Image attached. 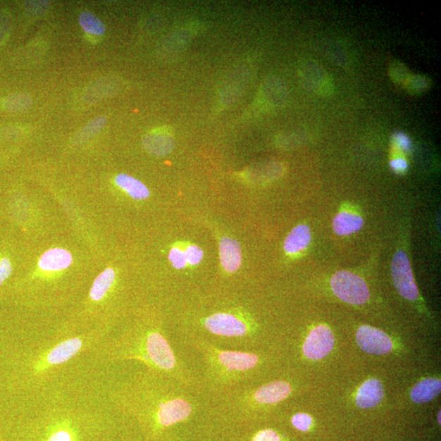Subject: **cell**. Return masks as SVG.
I'll list each match as a JSON object with an SVG mask.
<instances>
[{
  "instance_id": "6da1fadb",
  "label": "cell",
  "mask_w": 441,
  "mask_h": 441,
  "mask_svg": "<svg viewBox=\"0 0 441 441\" xmlns=\"http://www.w3.org/2000/svg\"><path fill=\"white\" fill-rule=\"evenodd\" d=\"M190 389L171 377L147 368L118 382L106 396L113 409L136 418L156 437L186 421L196 411L199 401Z\"/></svg>"
},
{
  "instance_id": "7a4b0ae2",
  "label": "cell",
  "mask_w": 441,
  "mask_h": 441,
  "mask_svg": "<svg viewBox=\"0 0 441 441\" xmlns=\"http://www.w3.org/2000/svg\"><path fill=\"white\" fill-rule=\"evenodd\" d=\"M92 352L101 362L138 361L185 386L197 385L196 378L178 357L160 327L138 326L114 336L107 335Z\"/></svg>"
},
{
  "instance_id": "3957f363",
  "label": "cell",
  "mask_w": 441,
  "mask_h": 441,
  "mask_svg": "<svg viewBox=\"0 0 441 441\" xmlns=\"http://www.w3.org/2000/svg\"><path fill=\"white\" fill-rule=\"evenodd\" d=\"M109 331L105 328L66 330L38 342L23 362L25 378L35 396L59 387L56 383L59 374L80 356L94 352Z\"/></svg>"
},
{
  "instance_id": "277c9868",
  "label": "cell",
  "mask_w": 441,
  "mask_h": 441,
  "mask_svg": "<svg viewBox=\"0 0 441 441\" xmlns=\"http://www.w3.org/2000/svg\"><path fill=\"white\" fill-rule=\"evenodd\" d=\"M189 342L201 354L206 383L218 394L242 383L260 363L259 356L253 352L224 349L198 337H189Z\"/></svg>"
},
{
  "instance_id": "5b68a950",
  "label": "cell",
  "mask_w": 441,
  "mask_h": 441,
  "mask_svg": "<svg viewBox=\"0 0 441 441\" xmlns=\"http://www.w3.org/2000/svg\"><path fill=\"white\" fill-rule=\"evenodd\" d=\"M202 328L215 340H242L249 335V323L242 316L230 311H218L205 316Z\"/></svg>"
},
{
  "instance_id": "8992f818",
  "label": "cell",
  "mask_w": 441,
  "mask_h": 441,
  "mask_svg": "<svg viewBox=\"0 0 441 441\" xmlns=\"http://www.w3.org/2000/svg\"><path fill=\"white\" fill-rule=\"evenodd\" d=\"M331 287L333 294L347 304L361 305L369 299V290L365 280L350 271H337L332 277Z\"/></svg>"
},
{
  "instance_id": "52a82bcc",
  "label": "cell",
  "mask_w": 441,
  "mask_h": 441,
  "mask_svg": "<svg viewBox=\"0 0 441 441\" xmlns=\"http://www.w3.org/2000/svg\"><path fill=\"white\" fill-rule=\"evenodd\" d=\"M299 76L302 85L313 94L325 97L333 94L335 85L332 79L316 61H304L299 68Z\"/></svg>"
},
{
  "instance_id": "ba28073f",
  "label": "cell",
  "mask_w": 441,
  "mask_h": 441,
  "mask_svg": "<svg viewBox=\"0 0 441 441\" xmlns=\"http://www.w3.org/2000/svg\"><path fill=\"white\" fill-rule=\"evenodd\" d=\"M392 275L396 289L404 299L414 301L418 299V290L414 279L408 256L403 250L397 251L392 263Z\"/></svg>"
},
{
  "instance_id": "9c48e42d",
  "label": "cell",
  "mask_w": 441,
  "mask_h": 441,
  "mask_svg": "<svg viewBox=\"0 0 441 441\" xmlns=\"http://www.w3.org/2000/svg\"><path fill=\"white\" fill-rule=\"evenodd\" d=\"M356 342L362 351L375 355H385L393 348L391 338L386 333L368 325H363L358 330Z\"/></svg>"
},
{
  "instance_id": "30bf717a",
  "label": "cell",
  "mask_w": 441,
  "mask_h": 441,
  "mask_svg": "<svg viewBox=\"0 0 441 441\" xmlns=\"http://www.w3.org/2000/svg\"><path fill=\"white\" fill-rule=\"evenodd\" d=\"M335 347V336L329 327L319 325L311 330L304 345V355L311 360H320Z\"/></svg>"
},
{
  "instance_id": "8fae6325",
  "label": "cell",
  "mask_w": 441,
  "mask_h": 441,
  "mask_svg": "<svg viewBox=\"0 0 441 441\" xmlns=\"http://www.w3.org/2000/svg\"><path fill=\"white\" fill-rule=\"evenodd\" d=\"M73 263L70 251L61 248L51 249L41 256L38 266L45 273H59L68 269Z\"/></svg>"
},
{
  "instance_id": "7c38bea8",
  "label": "cell",
  "mask_w": 441,
  "mask_h": 441,
  "mask_svg": "<svg viewBox=\"0 0 441 441\" xmlns=\"http://www.w3.org/2000/svg\"><path fill=\"white\" fill-rule=\"evenodd\" d=\"M121 88L119 80L105 77L92 84L85 92L83 99L87 104H94L101 100L114 96Z\"/></svg>"
},
{
  "instance_id": "4fadbf2b",
  "label": "cell",
  "mask_w": 441,
  "mask_h": 441,
  "mask_svg": "<svg viewBox=\"0 0 441 441\" xmlns=\"http://www.w3.org/2000/svg\"><path fill=\"white\" fill-rule=\"evenodd\" d=\"M220 264L229 273H235L242 263V251L238 241L230 237H223L219 243Z\"/></svg>"
},
{
  "instance_id": "5bb4252c",
  "label": "cell",
  "mask_w": 441,
  "mask_h": 441,
  "mask_svg": "<svg viewBox=\"0 0 441 441\" xmlns=\"http://www.w3.org/2000/svg\"><path fill=\"white\" fill-rule=\"evenodd\" d=\"M384 397L383 384L378 379H368L359 389L356 402L358 407L368 409L376 406L382 402Z\"/></svg>"
},
{
  "instance_id": "9a60e30c",
  "label": "cell",
  "mask_w": 441,
  "mask_h": 441,
  "mask_svg": "<svg viewBox=\"0 0 441 441\" xmlns=\"http://www.w3.org/2000/svg\"><path fill=\"white\" fill-rule=\"evenodd\" d=\"M116 274L114 269L106 268L97 277L89 290V299L94 304L106 300L114 286Z\"/></svg>"
},
{
  "instance_id": "2e32d148",
  "label": "cell",
  "mask_w": 441,
  "mask_h": 441,
  "mask_svg": "<svg viewBox=\"0 0 441 441\" xmlns=\"http://www.w3.org/2000/svg\"><path fill=\"white\" fill-rule=\"evenodd\" d=\"M174 145L175 143L173 137L166 133H149L142 140V146L145 150L151 155L157 156L168 155L173 150Z\"/></svg>"
},
{
  "instance_id": "e0dca14e",
  "label": "cell",
  "mask_w": 441,
  "mask_h": 441,
  "mask_svg": "<svg viewBox=\"0 0 441 441\" xmlns=\"http://www.w3.org/2000/svg\"><path fill=\"white\" fill-rule=\"evenodd\" d=\"M311 240L310 228L306 225H297L285 241V252L291 255L299 254L309 245Z\"/></svg>"
},
{
  "instance_id": "ac0fdd59",
  "label": "cell",
  "mask_w": 441,
  "mask_h": 441,
  "mask_svg": "<svg viewBox=\"0 0 441 441\" xmlns=\"http://www.w3.org/2000/svg\"><path fill=\"white\" fill-rule=\"evenodd\" d=\"M440 389L441 381L440 379L434 378H424L412 389V401L418 404L433 401L440 394Z\"/></svg>"
},
{
  "instance_id": "d6986e66",
  "label": "cell",
  "mask_w": 441,
  "mask_h": 441,
  "mask_svg": "<svg viewBox=\"0 0 441 441\" xmlns=\"http://www.w3.org/2000/svg\"><path fill=\"white\" fill-rule=\"evenodd\" d=\"M115 182L118 187H120L136 201H144L150 197V191L146 185L137 180V178L128 175V174H119L116 177Z\"/></svg>"
},
{
  "instance_id": "ffe728a7",
  "label": "cell",
  "mask_w": 441,
  "mask_h": 441,
  "mask_svg": "<svg viewBox=\"0 0 441 441\" xmlns=\"http://www.w3.org/2000/svg\"><path fill=\"white\" fill-rule=\"evenodd\" d=\"M288 91L282 82L277 80L266 81L261 90V97L265 104L271 106H280L288 99Z\"/></svg>"
},
{
  "instance_id": "44dd1931",
  "label": "cell",
  "mask_w": 441,
  "mask_h": 441,
  "mask_svg": "<svg viewBox=\"0 0 441 441\" xmlns=\"http://www.w3.org/2000/svg\"><path fill=\"white\" fill-rule=\"evenodd\" d=\"M363 224L364 220L359 215L342 212L333 219V228L337 235H347L358 232Z\"/></svg>"
},
{
  "instance_id": "7402d4cb",
  "label": "cell",
  "mask_w": 441,
  "mask_h": 441,
  "mask_svg": "<svg viewBox=\"0 0 441 441\" xmlns=\"http://www.w3.org/2000/svg\"><path fill=\"white\" fill-rule=\"evenodd\" d=\"M32 97L25 92L9 95L4 97L2 101L3 109L12 113L27 111L32 107Z\"/></svg>"
},
{
  "instance_id": "603a6c76",
  "label": "cell",
  "mask_w": 441,
  "mask_h": 441,
  "mask_svg": "<svg viewBox=\"0 0 441 441\" xmlns=\"http://www.w3.org/2000/svg\"><path fill=\"white\" fill-rule=\"evenodd\" d=\"M106 122V118L104 116L95 118L76 132L73 142L82 143L91 139L104 129Z\"/></svg>"
},
{
  "instance_id": "cb8c5ba5",
  "label": "cell",
  "mask_w": 441,
  "mask_h": 441,
  "mask_svg": "<svg viewBox=\"0 0 441 441\" xmlns=\"http://www.w3.org/2000/svg\"><path fill=\"white\" fill-rule=\"evenodd\" d=\"M79 23L82 29L87 34L102 37L106 33V27L101 20L89 11H84L80 14Z\"/></svg>"
},
{
  "instance_id": "d4e9b609",
  "label": "cell",
  "mask_w": 441,
  "mask_h": 441,
  "mask_svg": "<svg viewBox=\"0 0 441 441\" xmlns=\"http://www.w3.org/2000/svg\"><path fill=\"white\" fill-rule=\"evenodd\" d=\"M430 85H432V82L428 76L411 73L402 88L409 94L416 96L424 94L430 89Z\"/></svg>"
},
{
  "instance_id": "484cf974",
  "label": "cell",
  "mask_w": 441,
  "mask_h": 441,
  "mask_svg": "<svg viewBox=\"0 0 441 441\" xmlns=\"http://www.w3.org/2000/svg\"><path fill=\"white\" fill-rule=\"evenodd\" d=\"M411 73L401 61H395L390 65L389 76L393 83L403 87Z\"/></svg>"
},
{
  "instance_id": "4316f807",
  "label": "cell",
  "mask_w": 441,
  "mask_h": 441,
  "mask_svg": "<svg viewBox=\"0 0 441 441\" xmlns=\"http://www.w3.org/2000/svg\"><path fill=\"white\" fill-rule=\"evenodd\" d=\"M168 260L171 261L173 268L178 270L186 268L187 265L186 253L178 247L171 249L168 254Z\"/></svg>"
},
{
  "instance_id": "83f0119b",
  "label": "cell",
  "mask_w": 441,
  "mask_h": 441,
  "mask_svg": "<svg viewBox=\"0 0 441 441\" xmlns=\"http://www.w3.org/2000/svg\"><path fill=\"white\" fill-rule=\"evenodd\" d=\"M12 28V20L9 13L0 11V44H2L8 37Z\"/></svg>"
},
{
  "instance_id": "f1b7e54d",
  "label": "cell",
  "mask_w": 441,
  "mask_h": 441,
  "mask_svg": "<svg viewBox=\"0 0 441 441\" xmlns=\"http://www.w3.org/2000/svg\"><path fill=\"white\" fill-rule=\"evenodd\" d=\"M185 253H186L187 264L190 266H197L201 263L204 258V251L197 245L187 246Z\"/></svg>"
},
{
  "instance_id": "f546056e",
  "label": "cell",
  "mask_w": 441,
  "mask_h": 441,
  "mask_svg": "<svg viewBox=\"0 0 441 441\" xmlns=\"http://www.w3.org/2000/svg\"><path fill=\"white\" fill-rule=\"evenodd\" d=\"M292 424L294 425L295 428L301 430V432H306V430H309L311 428L312 418L309 414L304 413L297 414L292 418Z\"/></svg>"
},
{
  "instance_id": "4dcf8cb0",
  "label": "cell",
  "mask_w": 441,
  "mask_h": 441,
  "mask_svg": "<svg viewBox=\"0 0 441 441\" xmlns=\"http://www.w3.org/2000/svg\"><path fill=\"white\" fill-rule=\"evenodd\" d=\"M392 143L395 147L399 151L409 152L411 150V142H410L409 137L403 132L394 133Z\"/></svg>"
},
{
  "instance_id": "1f68e13d",
  "label": "cell",
  "mask_w": 441,
  "mask_h": 441,
  "mask_svg": "<svg viewBox=\"0 0 441 441\" xmlns=\"http://www.w3.org/2000/svg\"><path fill=\"white\" fill-rule=\"evenodd\" d=\"M50 6L49 1H27L25 2V8L27 11L35 16L44 14Z\"/></svg>"
},
{
  "instance_id": "d6a6232c",
  "label": "cell",
  "mask_w": 441,
  "mask_h": 441,
  "mask_svg": "<svg viewBox=\"0 0 441 441\" xmlns=\"http://www.w3.org/2000/svg\"><path fill=\"white\" fill-rule=\"evenodd\" d=\"M251 441H282L280 435L273 429H264L254 435Z\"/></svg>"
},
{
  "instance_id": "836d02e7",
  "label": "cell",
  "mask_w": 441,
  "mask_h": 441,
  "mask_svg": "<svg viewBox=\"0 0 441 441\" xmlns=\"http://www.w3.org/2000/svg\"><path fill=\"white\" fill-rule=\"evenodd\" d=\"M13 271L11 261L7 258H4L0 261V286L4 284Z\"/></svg>"
},
{
  "instance_id": "e575fe53",
  "label": "cell",
  "mask_w": 441,
  "mask_h": 441,
  "mask_svg": "<svg viewBox=\"0 0 441 441\" xmlns=\"http://www.w3.org/2000/svg\"><path fill=\"white\" fill-rule=\"evenodd\" d=\"M390 166H391L392 170L397 173H404L409 167L406 160L401 157L392 159Z\"/></svg>"
},
{
  "instance_id": "d590c367",
  "label": "cell",
  "mask_w": 441,
  "mask_h": 441,
  "mask_svg": "<svg viewBox=\"0 0 441 441\" xmlns=\"http://www.w3.org/2000/svg\"><path fill=\"white\" fill-rule=\"evenodd\" d=\"M440 414H441V412L440 411L439 414H438V422H439V423H440Z\"/></svg>"
}]
</instances>
